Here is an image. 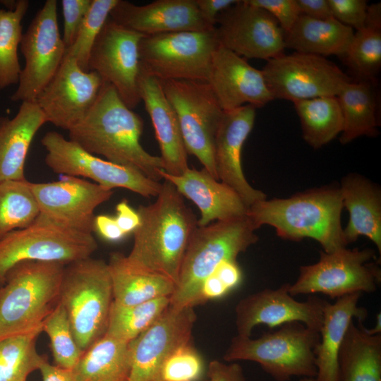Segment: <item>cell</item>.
<instances>
[{
	"label": "cell",
	"instance_id": "1",
	"mask_svg": "<svg viewBox=\"0 0 381 381\" xmlns=\"http://www.w3.org/2000/svg\"><path fill=\"white\" fill-rule=\"evenodd\" d=\"M143 131L140 116L124 104L111 84L103 82L91 109L68 133L71 140L88 152L159 181L163 162L141 145Z\"/></svg>",
	"mask_w": 381,
	"mask_h": 381
},
{
	"label": "cell",
	"instance_id": "2",
	"mask_svg": "<svg viewBox=\"0 0 381 381\" xmlns=\"http://www.w3.org/2000/svg\"><path fill=\"white\" fill-rule=\"evenodd\" d=\"M140 224L133 233L128 262L166 277L176 284L181 263L198 227V219L175 186L165 181L156 200L137 210Z\"/></svg>",
	"mask_w": 381,
	"mask_h": 381
},
{
	"label": "cell",
	"instance_id": "3",
	"mask_svg": "<svg viewBox=\"0 0 381 381\" xmlns=\"http://www.w3.org/2000/svg\"><path fill=\"white\" fill-rule=\"evenodd\" d=\"M343 207L339 186H325L288 198L265 199L252 205L247 215L258 229L272 226L280 238L317 241L326 253L347 246L341 223Z\"/></svg>",
	"mask_w": 381,
	"mask_h": 381
},
{
	"label": "cell",
	"instance_id": "4",
	"mask_svg": "<svg viewBox=\"0 0 381 381\" xmlns=\"http://www.w3.org/2000/svg\"><path fill=\"white\" fill-rule=\"evenodd\" d=\"M258 228L248 215L198 226L186 248L175 289L169 298L176 308L198 305L203 281L223 260L237 256L255 244Z\"/></svg>",
	"mask_w": 381,
	"mask_h": 381
},
{
	"label": "cell",
	"instance_id": "5",
	"mask_svg": "<svg viewBox=\"0 0 381 381\" xmlns=\"http://www.w3.org/2000/svg\"><path fill=\"white\" fill-rule=\"evenodd\" d=\"M65 266L23 261L8 271L0 286V339L42 326L58 301Z\"/></svg>",
	"mask_w": 381,
	"mask_h": 381
},
{
	"label": "cell",
	"instance_id": "6",
	"mask_svg": "<svg viewBox=\"0 0 381 381\" xmlns=\"http://www.w3.org/2000/svg\"><path fill=\"white\" fill-rule=\"evenodd\" d=\"M58 302L66 310L78 346L86 351L107 330L113 302L107 262L90 257L66 265Z\"/></svg>",
	"mask_w": 381,
	"mask_h": 381
},
{
	"label": "cell",
	"instance_id": "7",
	"mask_svg": "<svg viewBox=\"0 0 381 381\" xmlns=\"http://www.w3.org/2000/svg\"><path fill=\"white\" fill-rule=\"evenodd\" d=\"M319 341V332L292 322L257 339L236 335L223 358L258 363L276 381H288L294 376L315 378V349Z\"/></svg>",
	"mask_w": 381,
	"mask_h": 381
},
{
	"label": "cell",
	"instance_id": "8",
	"mask_svg": "<svg viewBox=\"0 0 381 381\" xmlns=\"http://www.w3.org/2000/svg\"><path fill=\"white\" fill-rule=\"evenodd\" d=\"M97 243L92 234L59 225L40 214L30 226L0 241V286L15 265L23 261L65 265L91 257Z\"/></svg>",
	"mask_w": 381,
	"mask_h": 381
},
{
	"label": "cell",
	"instance_id": "9",
	"mask_svg": "<svg viewBox=\"0 0 381 381\" xmlns=\"http://www.w3.org/2000/svg\"><path fill=\"white\" fill-rule=\"evenodd\" d=\"M218 44L216 28L144 35L139 43L140 71L159 81H207Z\"/></svg>",
	"mask_w": 381,
	"mask_h": 381
},
{
	"label": "cell",
	"instance_id": "10",
	"mask_svg": "<svg viewBox=\"0 0 381 381\" xmlns=\"http://www.w3.org/2000/svg\"><path fill=\"white\" fill-rule=\"evenodd\" d=\"M174 109L188 155L195 156L214 179V138L224 111L207 81H160Z\"/></svg>",
	"mask_w": 381,
	"mask_h": 381
},
{
	"label": "cell",
	"instance_id": "11",
	"mask_svg": "<svg viewBox=\"0 0 381 381\" xmlns=\"http://www.w3.org/2000/svg\"><path fill=\"white\" fill-rule=\"evenodd\" d=\"M374 259L371 248L320 251L316 263L300 267L298 279L290 284L289 294L294 296L320 293L339 298L354 293L374 292L381 278L380 270L371 262Z\"/></svg>",
	"mask_w": 381,
	"mask_h": 381
},
{
	"label": "cell",
	"instance_id": "12",
	"mask_svg": "<svg viewBox=\"0 0 381 381\" xmlns=\"http://www.w3.org/2000/svg\"><path fill=\"white\" fill-rule=\"evenodd\" d=\"M261 71L274 99L292 102L337 96L353 80L325 57L296 52L266 61Z\"/></svg>",
	"mask_w": 381,
	"mask_h": 381
},
{
	"label": "cell",
	"instance_id": "13",
	"mask_svg": "<svg viewBox=\"0 0 381 381\" xmlns=\"http://www.w3.org/2000/svg\"><path fill=\"white\" fill-rule=\"evenodd\" d=\"M41 143L47 152L45 163L56 174L90 179L108 189L123 188L146 198L157 197L161 190L159 181L91 154L56 131L46 133Z\"/></svg>",
	"mask_w": 381,
	"mask_h": 381
},
{
	"label": "cell",
	"instance_id": "14",
	"mask_svg": "<svg viewBox=\"0 0 381 381\" xmlns=\"http://www.w3.org/2000/svg\"><path fill=\"white\" fill-rule=\"evenodd\" d=\"M25 59L13 102H32L59 68L66 54L57 19V1L47 0L37 12L20 44Z\"/></svg>",
	"mask_w": 381,
	"mask_h": 381
},
{
	"label": "cell",
	"instance_id": "15",
	"mask_svg": "<svg viewBox=\"0 0 381 381\" xmlns=\"http://www.w3.org/2000/svg\"><path fill=\"white\" fill-rule=\"evenodd\" d=\"M144 35L121 25L109 17L90 54L88 71L111 84L131 109L140 102L139 43Z\"/></svg>",
	"mask_w": 381,
	"mask_h": 381
},
{
	"label": "cell",
	"instance_id": "16",
	"mask_svg": "<svg viewBox=\"0 0 381 381\" xmlns=\"http://www.w3.org/2000/svg\"><path fill=\"white\" fill-rule=\"evenodd\" d=\"M219 43L241 57L269 60L284 53V32L275 18L247 0L217 18Z\"/></svg>",
	"mask_w": 381,
	"mask_h": 381
},
{
	"label": "cell",
	"instance_id": "17",
	"mask_svg": "<svg viewBox=\"0 0 381 381\" xmlns=\"http://www.w3.org/2000/svg\"><path fill=\"white\" fill-rule=\"evenodd\" d=\"M40 214L78 231L92 234L94 212L113 195V190L75 176L57 181L30 182Z\"/></svg>",
	"mask_w": 381,
	"mask_h": 381
},
{
	"label": "cell",
	"instance_id": "18",
	"mask_svg": "<svg viewBox=\"0 0 381 381\" xmlns=\"http://www.w3.org/2000/svg\"><path fill=\"white\" fill-rule=\"evenodd\" d=\"M103 80L95 71H84L68 56L35 99L47 122L68 131L87 114Z\"/></svg>",
	"mask_w": 381,
	"mask_h": 381
},
{
	"label": "cell",
	"instance_id": "19",
	"mask_svg": "<svg viewBox=\"0 0 381 381\" xmlns=\"http://www.w3.org/2000/svg\"><path fill=\"white\" fill-rule=\"evenodd\" d=\"M290 284L265 289L241 299L235 308L237 335L250 337L253 329L260 324L272 328L292 322L320 332L327 301L315 296L306 301H296L289 294Z\"/></svg>",
	"mask_w": 381,
	"mask_h": 381
},
{
	"label": "cell",
	"instance_id": "20",
	"mask_svg": "<svg viewBox=\"0 0 381 381\" xmlns=\"http://www.w3.org/2000/svg\"><path fill=\"white\" fill-rule=\"evenodd\" d=\"M196 320L193 307L169 304L161 316L128 344L131 370L128 381H153L165 358L191 341Z\"/></svg>",
	"mask_w": 381,
	"mask_h": 381
},
{
	"label": "cell",
	"instance_id": "21",
	"mask_svg": "<svg viewBox=\"0 0 381 381\" xmlns=\"http://www.w3.org/2000/svg\"><path fill=\"white\" fill-rule=\"evenodd\" d=\"M207 82L224 112L246 104L260 108L274 99L262 71L219 43Z\"/></svg>",
	"mask_w": 381,
	"mask_h": 381
},
{
	"label": "cell",
	"instance_id": "22",
	"mask_svg": "<svg viewBox=\"0 0 381 381\" xmlns=\"http://www.w3.org/2000/svg\"><path fill=\"white\" fill-rule=\"evenodd\" d=\"M256 108L243 105L224 113L214 138V162L219 181L235 190L248 208L267 198L247 181L241 164L242 149L253 128Z\"/></svg>",
	"mask_w": 381,
	"mask_h": 381
},
{
	"label": "cell",
	"instance_id": "23",
	"mask_svg": "<svg viewBox=\"0 0 381 381\" xmlns=\"http://www.w3.org/2000/svg\"><path fill=\"white\" fill-rule=\"evenodd\" d=\"M109 18L145 36L216 28L204 20L195 0H156L143 6L119 0Z\"/></svg>",
	"mask_w": 381,
	"mask_h": 381
},
{
	"label": "cell",
	"instance_id": "24",
	"mask_svg": "<svg viewBox=\"0 0 381 381\" xmlns=\"http://www.w3.org/2000/svg\"><path fill=\"white\" fill-rule=\"evenodd\" d=\"M162 179L172 183L179 193L191 200L199 209L198 226L247 215L248 207L231 187L214 179L205 169H187L179 175L164 169Z\"/></svg>",
	"mask_w": 381,
	"mask_h": 381
},
{
	"label": "cell",
	"instance_id": "25",
	"mask_svg": "<svg viewBox=\"0 0 381 381\" xmlns=\"http://www.w3.org/2000/svg\"><path fill=\"white\" fill-rule=\"evenodd\" d=\"M138 88L141 101L153 125L164 171L171 175L181 174L189 168L188 153L176 114L161 82L140 71Z\"/></svg>",
	"mask_w": 381,
	"mask_h": 381
},
{
	"label": "cell",
	"instance_id": "26",
	"mask_svg": "<svg viewBox=\"0 0 381 381\" xmlns=\"http://www.w3.org/2000/svg\"><path fill=\"white\" fill-rule=\"evenodd\" d=\"M339 189L343 207L349 214L343 229L344 240L349 243L361 236L368 237L381 253V190L378 185L358 174L345 176Z\"/></svg>",
	"mask_w": 381,
	"mask_h": 381
},
{
	"label": "cell",
	"instance_id": "27",
	"mask_svg": "<svg viewBox=\"0 0 381 381\" xmlns=\"http://www.w3.org/2000/svg\"><path fill=\"white\" fill-rule=\"evenodd\" d=\"M47 123L35 101L23 102L12 119L0 116V182L25 180V164L32 140Z\"/></svg>",
	"mask_w": 381,
	"mask_h": 381
},
{
	"label": "cell",
	"instance_id": "28",
	"mask_svg": "<svg viewBox=\"0 0 381 381\" xmlns=\"http://www.w3.org/2000/svg\"><path fill=\"white\" fill-rule=\"evenodd\" d=\"M361 296L348 294L325 306L320 341L315 349V381H339L337 358L346 330L353 318L361 322L367 316L366 309L358 306Z\"/></svg>",
	"mask_w": 381,
	"mask_h": 381
},
{
	"label": "cell",
	"instance_id": "29",
	"mask_svg": "<svg viewBox=\"0 0 381 381\" xmlns=\"http://www.w3.org/2000/svg\"><path fill=\"white\" fill-rule=\"evenodd\" d=\"M107 265L116 304L133 306L157 298H170L175 289L173 281L134 266L120 252L111 253Z\"/></svg>",
	"mask_w": 381,
	"mask_h": 381
},
{
	"label": "cell",
	"instance_id": "30",
	"mask_svg": "<svg viewBox=\"0 0 381 381\" xmlns=\"http://www.w3.org/2000/svg\"><path fill=\"white\" fill-rule=\"evenodd\" d=\"M354 35L353 29L334 18L317 20L300 15L284 33L285 48L296 52L343 58Z\"/></svg>",
	"mask_w": 381,
	"mask_h": 381
},
{
	"label": "cell",
	"instance_id": "31",
	"mask_svg": "<svg viewBox=\"0 0 381 381\" xmlns=\"http://www.w3.org/2000/svg\"><path fill=\"white\" fill-rule=\"evenodd\" d=\"M377 81L352 80L337 96L344 126L339 140L346 145L361 136L378 135Z\"/></svg>",
	"mask_w": 381,
	"mask_h": 381
},
{
	"label": "cell",
	"instance_id": "32",
	"mask_svg": "<svg viewBox=\"0 0 381 381\" xmlns=\"http://www.w3.org/2000/svg\"><path fill=\"white\" fill-rule=\"evenodd\" d=\"M339 381H381V335L350 323L337 358Z\"/></svg>",
	"mask_w": 381,
	"mask_h": 381
},
{
	"label": "cell",
	"instance_id": "33",
	"mask_svg": "<svg viewBox=\"0 0 381 381\" xmlns=\"http://www.w3.org/2000/svg\"><path fill=\"white\" fill-rule=\"evenodd\" d=\"M129 343L107 334L83 353L72 370L75 381H128L131 370Z\"/></svg>",
	"mask_w": 381,
	"mask_h": 381
},
{
	"label": "cell",
	"instance_id": "34",
	"mask_svg": "<svg viewBox=\"0 0 381 381\" xmlns=\"http://www.w3.org/2000/svg\"><path fill=\"white\" fill-rule=\"evenodd\" d=\"M353 80L377 81L381 67V4L368 6L364 27L354 32L342 58Z\"/></svg>",
	"mask_w": 381,
	"mask_h": 381
},
{
	"label": "cell",
	"instance_id": "35",
	"mask_svg": "<svg viewBox=\"0 0 381 381\" xmlns=\"http://www.w3.org/2000/svg\"><path fill=\"white\" fill-rule=\"evenodd\" d=\"M293 103L300 120L303 138L313 148L326 145L342 132L344 120L337 96Z\"/></svg>",
	"mask_w": 381,
	"mask_h": 381
},
{
	"label": "cell",
	"instance_id": "36",
	"mask_svg": "<svg viewBox=\"0 0 381 381\" xmlns=\"http://www.w3.org/2000/svg\"><path fill=\"white\" fill-rule=\"evenodd\" d=\"M42 326L27 333L0 339V381H27L47 360L36 348Z\"/></svg>",
	"mask_w": 381,
	"mask_h": 381
},
{
	"label": "cell",
	"instance_id": "37",
	"mask_svg": "<svg viewBox=\"0 0 381 381\" xmlns=\"http://www.w3.org/2000/svg\"><path fill=\"white\" fill-rule=\"evenodd\" d=\"M40 214L30 181L0 182V241L11 231L30 226Z\"/></svg>",
	"mask_w": 381,
	"mask_h": 381
},
{
	"label": "cell",
	"instance_id": "38",
	"mask_svg": "<svg viewBox=\"0 0 381 381\" xmlns=\"http://www.w3.org/2000/svg\"><path fill=\"white\" fill-rule=\"evenodd\" d=\"M169 304V297L157 298L133 306H121L112 302L105 334L130 343L151 326Z\"/></svg>",
	"mask_w": 381,
	"mask_h": 381
},
{
	"label": "cell",
	"instance_id": "39",
	"mask_svg": "<svg viewBox=\"0 0 381 381\" xmlns=\"http://www.w3.org/2000/svg\"><path fill=\"white\" fill-rule=\"evenodd\" d=\"M29 4L28 0H18L13 10L0 8V90L18 83L22 68L18 48L23 34L21 22Z\"/></svg>",
	"mask_w": 381,
	"mask_h": 381
},
{
	"label": "cell",
	"instance_id": "40",
	"mask_svg": "<svg viewBox=\"0 0 381 381\" xmlns=\"http://www.w3.org/2000/svg\"><path fill=\"white\" fill-rule=\"evenodd\" d=\"M42 332L50 340L55 365L73 370L85 351L78 346L66 310L59 302L44 320Z\"/></svg>",
	"mask_w": 381,
	"mask_h": 381
},
{
	"label": "cell",
	"instance_id": "41",
	"mask_svg": "<svg viewBox=\"0 0 381 381\" xmlns=\"http://www.w3.org/2000/svg\"><path fill=\"white\" fill-rule=\"evenodd\" d=\"M118 1L92 0L73 44L66 51L65 56L75 59L84 71H88L92 47Z\"/></svg>",
	"mask_w": 381,
	"mask_h": 381
},
{
	"label": "cell",
	"instance_id": "42",
	"mask_svg": "<svg viewBox=\"0 0 381 381\" xmlns=\"http://www.w3.org/2000/svg\"><path fill=\"white\" fill-rule=\"evenodd\" d=\"M205 370L202 356L190 341L178 347L165 358L153 381H198Z\"/></svg>",
	"mask_w": 381,
	"mask_h": 381
},
{
	"label": "cell",
	"instance_id": "43",
	"mask_svg": "<svg viewBox=\"0 0 381 381\" xmlns=\"http://www.w3.org/2000/svg\"><path fill=\"white\" fill-rule=\"evenodd\" d=\"M92 0L61 1L64 17L63 42L66 51L73 44Z\"/></svg>",
	"mask_w": 381,
	"mask_h": 381
},
{
	"label": "cell",
	"instance_id": "44",
	"mask_svg": "<svg viewBox=\"0 0 381 381\" xmlns=\"http://www.w3.org/2000/svg\"><path fill=\"white\" fill-rule=\"evenodd\" d=\"M332 16L339 23L356 30L365 23L368 8L365 0H327Z\"/></svg>",
	"mask_w": 381,
	"mask_h": 381
},
{
	"label": "cell",
	"instance_id": "45",
	"mask_svg": "<svg viewBox=\"0 0 381 381\" xmlns=\"http://www.w3.org/2000/svg\"><path fill=\"white\" fill-rule=\"evenodd\" d=\"M272 15L284 33L294 25L301 15L296 0H247Z\"/></svg>",
	"mask_w": 381,
	"mask_h": 381
},
{
	"label": "cell",
	"instance_id": "46",
	"mask_svg": "<svg viewBox=\"0 0 381 381\" xmlns=\"http://www.w3.org/2000/svg\"><path fill=\"white\" fill-rule=\"evenodd\" d=\"M210 381H246L243 370L240 364H229L214 360L210 362L207 368Z\"/></svg>",
	"mask_w": 381,
	"mask_h": 381
},
{
	"label": "cell",
	"instance_id": "47",
	"mask_svg": "<svg viewBox=\"0 0 381 381\" xmlns=\"http://www.w3.org/2000/svg\"><path fill=\"white\" fill-rule=\"evenodd\" d=\"M231 291L242 281V271L236 260H226L221 262L212 272Z\"/></svg>",
	"mask_w": 381,
	"mask_h": 381
},
{
	"label": "cell",
	"instance_id": "48",
	"mask_svg": "<svg viewBox=\"0 0 381 381\" xmlns=\"http://www.w3.org/2000/svg\"><path fill=\"white\" fill-rule=\"evenodd\" d=\"M204 20L211 26L216 27L218 16L238 0H195Z\"/></svg>",
	"mask_w": 381,
	"mask_h": 381
},
{
	"label": "cell",
	"instance_id": "49",
	"mask_svg": "<svg viewBox=\"0 0 381 381\" xmlns=\"http://www.w3.org/2000/svg\"><path fill=\"white\" fill-rule=\"evenodd\" d=\"M116 222L126 236L133 232L140 224V217L137 210H134L128 201L121 200L116 207Z\"/></svg>",
	"mask_w": 381,
	"mask_h": 381
},
{
	"label": "cell",
	"instance_id": "50",
	"mask_svg": "<svg viewBox=\"0 0 381 381\" xmlns=\"http://www.w3.org/2000/svg\"><path fill=\"white\" fill-rule=\"evenodd\" d=\"M94 230L105 240L116 242L123 239L126 235L118 226L115 217L101 214L95 216Z\"/></svg>",
	"mask_w": 381,
	"mask_h": 381
},
{
	"label": "cell",
	"instance_id": "51",
	"mask_svg": "<svg viewBox=\"0 0 381 381\" xmlns=\"http://www.w3.org/2000/svg\"><path fill=\"white\" fill-rule=\"evenodd\" d=\"M301 15L317 20L334 18L327 0H296Z\"/></svg>",
	"mask_w": 381,
	"mask_h": 381
},
{
	"label": "cell",
	"instance_id": "52",
	"mask_svg": "<svg viewBox=\"0 0 381 381\" xmlns=\"http://www.w3.org/2000/svg\"><path fill=\"white\" fill-rule=\"evenodd\" d=\"M42 381H75L72 370H67L45 361L40 368Z\"/></svg>",
	"mask_w": 381,
	"mask_h": 381
},
{
	"label": "cell",
	"instance_id": "53",
	"mask_svg": "<svg viewBox=\"0 0 381 381\" xmlns=\"http://www.w3.org/2000/svg\"><path fill=\"white\" fill-rule=\"evenodd\" d=\"M366 332L372 335L380 334L381 332V315L380 313L376 315V322L373 329H367Z\"/></svg>",
	"mask_w": 381,
	"mask_h": 381
},
{
	"label": "cell",
	"instance_id": "54",
	"mask_svg": "<svg viewBox=\"0 0 381 381\" xmlns=\"http://www.w3.org/2000/svg\"><path fill=\"white\" fill-rule=\"evenodd\" d=\"M300 381H315L314 378L310 377H303Z\"/></svg>",
	"mask_w": 381,
	"mask_h": 381
}]
</instances>
